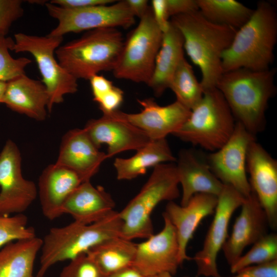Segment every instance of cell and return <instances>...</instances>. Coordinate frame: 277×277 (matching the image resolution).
<instances>
[{
	"mask_svg": "<svg viewBox=\"0 0 277 277\" xmlns=\"http://www.w3.org/2000/svg\"><path fill=\"white\" fill-rule=\"evenodd\" d=\"M170 21L182 35L184 50L200 69L204 91L216 87L223 73L222 55L237 29L213 23L199 10L174 16Z\"/></svg>",
	"mask_w": 277,
	"mask_h": 277,
	"instance_id": "6da1fadb",
	"label": "cell"
},
{
	"mask_svg": "<svg viewBox=\"0 0 277 277\" xmlns=\"http://www.w3.org/2000/svg\"><path fill=\"white\" fill-rule=\"evenodd\" d=\"M275 72L238 69L224 72L216 85L236 122L254 135L265 125L268 103L276 92Z\"/></svg>",
	"mask_w": 277,
	"mask_h": 277,
	"instance_id": "7a4b0ae2",
	"label": "cell"
},
{
	"mask_svg": "<svg viewBox=\"0 0 277 277\" xmlns=\"http://www.w3.org/2000/svg\"><path fill=\"white\" fill-rule=\"evenodd\" d=\"M277 41V13L267 1H260L248 21L236 30L222 57L223 72L244 68L268 69L274 61Z\"/></svg>",
	"mask_w": 277,
	"mask_h": 277,
	"instance_id": "3957f363",
	"label": "cell"
},
{
	"mask_svg": "<svg viewBox=\"0 0 277 277\" xmlns=\"http://www.w3.org/2000/svg\"><path fill=\"white\" fill-rule=\"evenodd\" d=\"M123 221L114 210L103 219L90 224L73 222L51 228L43 240L40 267L36 277H43L55 264L69 260L110 239L121 236Z\"/></svg>",
	"mask_w": 277,
	"mask_h": 277,
	"instance_id": "277c9868",
	"label": "cell"
},
{
	"mask_svg": "<svg viewBox=\"0 0 277 277\" xmlns=\"http://www.w3.org/2000/svg\"><path fill=\"white\" fill-rule=\"evenodd\" d=\"M124 43L117 28L95 29L59 46L55 55L60 65L77 80H89L101 71H113Z\"/></svg>",
	"mask_w": 277,
	"mask_h": 277,
	"instance_id": "5b68a950",
	"label": "cell"
},
{
	"mask_svg": "<svg viewBox=\"0 0 277 277\" xmlns=\"http://www.w3.org/2000/svg\"><path fill=\"white\" fill-rule=\"evenodd\" d=\"M179 185L176 165L166 163L154 167L139 193L119 212L123 221L121 236L132 241L152 236V211L160 202L179 196Z\"/></svg>",
	"mask_w": 277,
	"mask_h": 277,
	"instance_id": "8992f818",
	"label": "cell"
},
{
	"mask_svg": "<svg viewBox=\"0 0 277 277\" xmlns=\"http://www.w3.org/2000/svg\"><path fill=\"white\" fill-rule=\"evenodd\" d=\"M236 124L232 112L216 87L205 90L183 126L173 135L211 152L221 148L231 136Z\"/></svg>",
	"mask_w": 277,
	"mask_h": 277,
	"instance_id": "52a82bcc",
	"label": "cell"
},
{
	"mask_svg": "<svg viewBox=\"0 0 277 277\" xmlns=\"http://www.w3.org/2000/svg\"><path fill=\"white\" fill-rule=\"evenodd\" d=\"M11 48L15 53L28 52L34 57L49 96L47 111L51 113L55 104L64 102V97L76 93L77 80L65 70L55 57L63 37L32 35L17 33Z\"/></svg>",
	"mask_w": 277,
	"mask_h": 277,
	"instance_id": "ba28073f",
	"label": "cell"
},
{
	"mask_svg": "<svg viewBox=\"0 0 277 277\" xmlns=\"http://www.w3.org/2000/svg\"><path fill=\"white\" fill-rule=\"evenodd\" d=\"M163 33L157 26L151 7L124 41L114 76L136 83H149L160 48Z\"/></svg>",
	"mask_w": 277,
	"mask_h": 277,
	"instance_id": "9c48e42d",
	"label": "cell"
},
{
	"mask_svg": "<svg viewBox=\"0 0 277 277\" xmlns=\"http://www.w3.org/2000/svg\"><path fill=\"white\" fill-rule=\"evenodd\" d=\"M50 16L58 21L57 26L48 35L63 37L70 32L77 33L102 28L132 26L135 17L126 1L78 9H67L47 2L45 4Z\"/></svg>",
	"mask_w": 277,
	"mask_h": 277,
	"instance_id": "30bf717a",
	"label": "cell"
},
{
	"mask_svg": "<svg viewBox=\"0 0 277 277\" xmlns=\"http://www.w3.org/2000/svg\"><path fill=\"white\" fill-rule=\"evenodd\" d=\"M255 135L236 122L234 130L227 142L206 156L213 174L224 185L231 186L245 198L251 193L247 176L246 157L250 143Z\"/></svg>",
	"mask_w": 277,
	"mask_h": 277,
	"instance_id": "8fae6325",
	"label": "cell"
},
{
	"mask_svg": "<svg viewBox=\"0 0 277 277\" xmlns=\"http://www.w3.org/2000/svg\"><path fill=\"white\" fill-rule=\"evenodd\" d=\"M245 199L233 187L224 184L217 196L214 217L203 247L192 258L196 264L197 276L222 277L217 268V255L229 236L228 226L231 216Z\"/></svg>",
	"mask_w": 277,
	"mask_h": 277,
	"instance_id": "7c38bea8",
	"label": "cell"
},
{
	"mask_svg": "<svg viewBox=\"0 0 277 277\" xmlns=\"http://www.w3.org/2000/svg\"><path fill=\"white\" fill-rule=\"evenodd\" d=\"M21 162L18 147L8 140L0 153V215L22 214L37 195L35 183L23 176Z\"/></svg>",
	"mask_w": 277,
	"mask_h": 277,
	"instance_id": "4fadbf2b",
	"label": "cell"
},
{
	"mask_svg": "<svg viewBox=\"0 0 277 277\" xmlns=\"http://www.w3.org/2000/svg\"><path fill=\"white\" fill-rule=\"evenodd\" d=\"M83 129L98 148L107 144L108 158L123 151H136L151 141L144 131L128 121L125 112L118 110L89 120Z\"/></svg>",
	"mask_w": 277,
	"mask_h": 277,
	"instance_id": "5bb4252c",
	"label": "cell"
},
{
	"mask_svg": "<svg viewBox=\"0 0 277 277\" xmlns=\"http://www.w3.org/2000/svg\"><path fill=\"white\" fill-rule=\"evenodd\" d=\"M164 226L157 234L136 244L133 267L145 277L164 273L174 275L182 264L179 259V246L174 226L163 214Z\"/></svg>",
	"mask_w": 277,
	"mask_h": 277,
	"instance_id": "9a60e30c",
	"label": "cell"
},
{
	"mask_svg": "<svg viewBox=\"0 0 277 277\" xmlns=\"http://www.w3.org/2000/svg\"><path fill=\"white\" fill-rule=\"evenodd\" d=\"M246 169L251 191L267 215L270 228H277V162L256 140L249 145Z\"/></svg>",
	"mask_w": 277,
	"mask_h": 277,
	"instance_id": "2e32d148",
	"label": "cell"
},
{
	"mask_svg": "<svg viewBox=\"0 0 277 277\" xmlns=\"http://www.w3.org/2000/svg\"><path fill=\"white\" fill-rule=\"evenodd\" d=\"M241 207L231 233L222 249L230 266L241 256L247 246L268 234L270 228L266 212L253 191Z\"/></svg>",
	"mask_w": 277,
	"mask_h": 277,
	"instance_id": "e0dca14e",
	"label": "cell"
},
{
	"mask_svg": "<svg viewBox=\"0 0 277 277\" xmlns=\"http://www.w3.org/2000/svg\"><path fill=\"white\" fill-rule=\"evenodd\" d=\"M141 111L125 113L126 118L144 131L151 141L166 138L176 132L188 118L191 110L177 101L166 106L159 105L153 98L137 100Z\"/></svg>",
	"mask_w": 277,
	"mask_h": 277,
	"instance_id": "ac0fdd59",
	"label": "cell"
},
{
	"mask_svg": "<svg viewBox=\"0 0 277 277\" xmlns=\"http://www.w3.org/2000/svg\"><path fill=\"white\" fill-rule=\"evenodd\" d=\"M108 159L99 150L84 129L68 131L62 138L55 164L76 173L82 182L89 181Z\"/></svg>",
	"mask_w": 277,
	"mask_h": 277,
	"instance_id": "d6986e66",
	"label": "cell"
},
{
	"mask_svg": "<svg viewBox=\"0 0 277 277\" xmlns=\"http://www.w3.org/2000/svg\"><path fill=\"white\" fill-rule=\"evenodd\" d=\"M217 197L209 194L197 193L193 195L185 206L170 201L163 213L174 226L179 246V259L181 264L192 260L187 255V245L201 221L214 214Z\"/></svg>",
	"mask_w": 277,
	"mask_h": 277,
	"instance_id": "ffe728a7",
	"label": "cell"
},
{
	"mask_svg": "<svg viewBox=\"0 0 277 277\" xmlns=\"http://www.w3.org/2000/svg\"><path fill=\"white\" fill-rule=\"evenodd\" d=\"M179 184L182 188L180 205L185 206L190 199L197 193H206L218 196L224 184L211 170L206 159L193 150L180 151L176 160Z\"/></svg>",
	"mask_w": 277,
	"mask_h": 277,
	"instance_id": "44dd1931",
	"label": "cell"
},
{
	"mask_svg": "<svg viewBox=\"0 0 277 277\" xmlns=\"http://www.w3.org/2000/svg\"><path fill=\"white\" fill-rule=\"evenodd\" d=\"M74 172L55 163L47 166L39 176L37 193L43 215L50 221L63 215V205L82 183Z\"/></svg>",
	"mask_w": 277,
	"mask_h": 277,
	"instance_id": "7402d4cb",
	"label": "cell"
},
{
	"mask_svg": "<svg viewBox=\"0 0 277 277\" xmlns=\"http://www.w3.org/2000/svg\"><path fill=\"white\" fill-rule=\"evenodd\" d=\"M115 206L112 196L102 186L94 187L89 181L82 182L71 192L62 212L70 215L74 222L90 224L108 216Z\"/></svg>",
	"mask_w": 277,
	"mask_h": 277,
	"instance_id": "603a6c76",
	"label": "cell"
},
{
	"mask_svg": "<svg viewBox=\"0 0 277 277\" xmlns=\"http://www.w3.org/2000/svg\"><path fill=\"white\" fill-rule=\"evenodd\" d=\"M48 103V94L42 81L23 74L7 83L3 103L14 111L43 121L47 117Z\"/></svg>",
	"mask_w": 277,
	"mask_h": 277,
	"instance_id": "cb8c5ba5",
	"label": "cell"
},
{
	"mask_svg": "<svg viewBox=\"0 0 277 277\" xmlns=\"http://www.w3.org/2000/svg\"><path fill=\"white\" fill-rule=\"evenodd\" d=\"M184 57L182 35L170 22L168 30L163 33L161 45L156 57L153 71L147 84L156 96H161L169 88L171 78L179 63Z\"/></svg>",
	"mask_w": 277,
	"mask_h": 277,
	"instance_id": "d4e9b609",
	"label": "cell"
},
{
	"mask_svg": "<svg viewBox=\"0 0 277 277\" xmlns=\"http://www.w3.org/2000/svg\"><path fill=\"white\" fill-rule=\"evenodd\" d=\"M177 159L166 138L151 141L129 158L117 157L113 162L118 180H131L144 174L150 167Z\"/></svg>",
	"mask_w": 277,
	"mask_h": 277,
	"instance_id": "484cf974",
	"label": "cell"
},
{
	"mask_svg": "<svg viewBox=\"0 0 277 277\" xmlns=\"http://www.w3.org/2000/svg\"><path fill=\"white\" fill-rule=\"evenodd\" d=\"M43 240L31 239L8 243L0 249V277H34V262Z\"/></svg>",
	"mask_w": 277,
	"mask_h": 277,
	"instance_id": "4316f807",
	"label": "cell"
},
{
	"mask_svg": "<svg viewBox=\"0 0 277 277\" xmlns=\"http://www.w3.org/2000/svg\"><path fill=\"white\" fill-rule=\"evenodd\" d=\"M136 244L121 236L104 241L86 253L106 276L133 266Z\"/></svg>",
	"mask_w": 277,
	"mask_h": 277,
	"instance_id": "83f0119b",
	"label": "cell"
},
{
	"mask_svg": "<svg viewBox=\"0 0 277 277\" xmlns=\"http://www.w3.org/2000/svg\"><path fill=\"white\" fill-rule=\"evenodd\" d=\"M199 11L208 21L238 29L251 16L253 9L235 0H197Z\"/></svg>",
	"mask_w": 277,
	"mask_h": 277,
	"instance_id": "f1b7e54d",
	"label": "cell"
},
{
	"mask_svg": "<svg viewBox=\"0 0 277 277\" xmlns=\"http://www.w3.org/2000/svg\"><path fill=\"white\" fill-rule=\"evenodd\" d=\"M176 100L191 110L201 100L204 90L196 79L191 65L185 57L177 66L169 83Z\"/></svg>",
	"mask_w": 277,
	"mask_h": 277,
	"instance_id": "f546056e",
	"label": "cell"
},
{
	"mask_svg": "<svg viewBox=\"0 0 277 277\" xmlns=\"http://www.w3.org/2000/svg\"><path fill=\"white\" fill-rule=\"evenodd\" d=\"M277 260V234L268 233L254 244L250 250L231 266L230 270L234 274L240 269L251 265Z\"/></svg>",
	"mask_w": 277,
	"mask_h": 277,
	"instance_id": "4dcf8cb0",
	"label": "cell"
},
{
	"mask_svg": "<svg viewBox=\"0 0 277 277\" xmlns=\"http://www.w3.org/2000/svg\"><path fill=\"white\" fill-rule=\"evenodd\" d=\"M34 228L28 226L24 214L0 215V249L11 242L35 237Z\"/></svg>",
	"mask_w": 277,
	"mask_h": 277,
	"instance_id": "1f68e13d",
	"label": "cell"
},
{
	"mask_svg": "<svg viewBox=\"0 0 277 277\" xmlns=\"http://www.w3.org/2000/svg\"><path fill=\"white\" fill-rule=\"evenodd\" d=\"M13 44L12 38L0 36V81L8 82L25 74V68L32 62L25 57L13 58L9 51Z\"/></svg>",
	"mask_w": 277,
	"mask_h": 277,
	"instance_id": "d6a6232c",
	"label": "cell"
},
{
	"mask_svg": "<svg viewBox=\"0 0 277 277\" xmlns=\"http://www.w3.org/2000/svg\"><path fill=\"white\" fill-rule=\"evenodd\" d=\"M95 262L87 253L71 260L60 277H105Z\"/></svg>",
	"mask_w": 277,
	"mask_h": 277,
	"instance_id": "836d02e7",
	"label": "cell"
},
{
	"mask_svg": "<svg viewBox=\"0 0 277 277\" xmlns=\"http://www.w3.org/2000/svg\"><path fill=\"white\" fill-rule=\"evenodd\" d=\"M21 0H0V36H6L12 25L24 14Z\"/></svg>",
	"mask_w": 277,
	"mask_h": 277,
	"instance_id": "e575fe53",
	"label": "cell"
},
{
	"mask_svg": "<svg viewBox=\"0 0 277 277\" xmlns=\"http://www.w3.org/2000/svg\"><path fill=\"white\" fill-rule=\"evenodd\" d=\"M229 277H277V260L245 267Z\"/></svg>",
	"mask_w": 277,
	"mask_h": 277,
	"instance_id": "d590c367",
	"label": "cell"
},
{
	"mask_svg": "<svg viewBox=\"0 0 277 277\" xmlns=\"http://www.w3.org/2000/svg\"><path fill=\"white\" fill-rule=\"evenodd\" d=\"M123 100L124 92L114 85L96 103L103 113H106L118 110Z\"/></svg>",
	"mask_w": 277,
	"mask_h": 277,
	"instance_id": "8d00e7d4",
	"label": "cell"
},
{
	"mask_svg": "<svg viewBox=\"0 0 277 277\" xmlns=\"http://www.w3.org/2000/svg\"><path fill=\"white\" fill-rule=\"evenodd\" d=\"M166 4L169 18L199 10L197 0H166Z\"/></svg>",
	"mask_w": 277,
	"mask_h": 277,
	"instance_id": "74e56055",
	"label": "cell"
},
{
	"mask_svg": "<svg viewBox=\"0 0 277 277\" xmlns=\"http://www.w3.org/2000/svg\"><path fill=\"white\" fill-rule=\"evenodd\" d=\"M151 3L154 21L162 33H164L168 30L170 24L167 12L166 0H152Z\"/></svg>",
	"mask_w": 277,
	"mask_h": 277,
	"instance_id": "f35d334b",
	"label": "cell"
},
{
	"mask_svg": "<svg viewBox=\"0 0 277 277\" xmlns=\"http://www.w3.org/2000/svg\"><path fill=\"white\" fill-rule=\"evenodd\" d=\"M113 0H52L51 4L67 9H78L92 6L109 5Z\"/></svg>",
	"mask_w": 277,
	"mask_h": 277,
	"instance_id": "ab89813d",
	"label": "cell"
},
{
	"mask_svg": "<svg viewBox=\"0 0 277 277\" xmlns=\"http://www.w3.org/2000/svg\"><path fill=\"white\" fill-rule=\"evenodd\" d=\"M93 100L96 103L113 86L111 81L103 75H93L89 79Z\"/></svg>",
	"mask_w": 277,
	"mask_h": 277,
	"instance_id": "60d3db41",
	"label": "cell"
},
{
	"mask_svg": "<svg viewBox=\"0 0 277 277\" xmlns=\"http://www.w3.org/2000/svg\"><path fill=\"white\" fill-rule=\"evenodd\" d=\"M131 12L134 17L142 18L148 12L150 7L146 0H126Z\"/></svg>",
	"mask_w": 277,
	"mask_h": 277,
	"instance_id": "b9f144b4",
	"label": "cell"
},
{
	"mask_svg": "<svg viewBox=\"0 0 277 277\" xmlns=\"http://www.w3.org/2000/svg\"><path fill=\"white\" fill-rule=\"evenodd\" d=\"M105 277H145L137 269L131 266Z\"/></svg>",
	"mask_w": 277,
	"mask_h": 277,
	"instance_id": "7bdbcfd3",
	"label": "cell"
},
{
	"mask_svg": "<svg viewBox=\"0 0 277 277\" xmlns=\"http://www.w3.org/2000/svg\"><path fill=\"white\" fill-rule=\"evenodd\" d=\"M7 82L0 81V104L3 103Z\"/></svg>",
	"mask_w": 277,
	"mask_h": 277,
	"instance_id": "ee69618b",
	"label": "cell"
},
{
	"mask_svg": "<svg viewBox=\"0 0 277 277\" xmlns=\"http://www.w3.org/2000/svg\"><path fill=\"white\" fill-rule=\"evenodd\" d=\"M157 277H174V276L173 275H172L169 273L164 272V273H162L157 275ZM186 277H189V276H186Z\"/></svg>",
	"mask_w": 277,
	"mask_h": 277,
	"instance_id": "f6af8a7d",
	"label": "cell"
},
{
	"mask_svg": "<svg viewBox=\"0 0 277 277\" xmlns=\"http://www.w3.org/2000/svg\"><path fill=\"white\" fill-rule=\"evenodd\" d=\"M148 277H157V276H148Z\"/></svg>",
	"mask_w": 277,
	"mask_h": 277,
	"instance_id": "bcb514c9",
	"label": "cell"
}]
</instances>
